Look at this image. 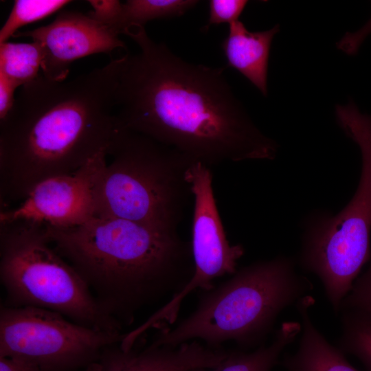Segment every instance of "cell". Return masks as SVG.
Instances as JSON below:
<instances>
[{
	"mask_svg": "<svg viewBox=\"0 0 371 371\" xmlns=\"http://www.w3.org/2000/svg\"><path fill=\"white\" fill-rule=\"evenodd\" d=\"M122 34L137 45L120 58L116 129L133 131L208 167L225 161L271 160L278 145L254 123L224 71L188 63L131 25Z\"/></svg>",
	"mask_w": 371,
	"mask_h": 371,
	"instance_id": "obj_1",
	"label": "cell"
},
{
	"mask_svg": "<svg viewBox=\"0 0 371 371\" xmlns=\"http://www.w3.org/2000/svg\"><path fill=\"white\" fill-rule=\"evenodd\" d=\"M120 65L117 58L69 81L40 74L22 87L0 120L1 210L107 149L116 130Z\"/></svg>",
	"mask_w": 371,
	"mask_h": 371,
	"instance_id": "obj_2",
	"label": "cell"
},
{
	"mask_svg": "<svg viewBox=\"0 0 371 371\" xmlns=\"http://www.w3.org/2000/svg\"><path fill=\"white\" fill-rule=\"evenodd\" d=\"M45 227L55 250L122 325L131 324L143 307L180 291L194 273L191 245L177 230L98 216L71 227Z\"/></svg>",
	"mask_w": 371,
	"mask_h": 371,
	"instance_id": "obj_3",
	"label": "cell"
},
{
	"mask_svg": "<svg viewBox=\"0 0 371 371\" xmlns=\"http://www.w3.org/2000/svg\"><path fill=\"white\" fill-rule=\"evenodd\" d=\"M296 265L294 258L278 256L236 271L207 291L188 317L172 329H161L151 344L178 346L200 339L214 348L231 340L245 348L261 344L278 315L313 289Z\"/></svg>",
	"mask_w": 371,
	"mask_h": 371,
	"instance_id": "obj_4",
	"label": "cell"
},
{
	"mask_svg": "<svg viewBox=\"0 0 371 371\" xmlns=\"http://www.w3.org/2000/svg\"><path fill=\"white\" fill-rule=\"evenodd\" d=\"M95 189V215L177 230L190 197L195 160L144 135L116 129Z\"/></svg>",
	"mask_w": 371,
	"mask_h": 371,
	"instance_id": "obj_5",
	"label": "cell"
},
{
	"mask_svg": "<svg viewBox=\"0 0 371 371\" xmlns=\"http://www.w3.org/2000/svg\"><path fill=\"white\" fill-rule=\"evenodd\" d=\"M337 124L358 146L361 169L357 188L335 215L315 212L306 221L296 262L321 281L328 302L338 316L371 255V115L353 101L335 106Z\"/></svg>",
	"mask_w": 371,
	"mask_h": 371,
	"instance_id": "obj_6",
	"label": "cell"
},
{
	"mask_svg": "<svg viewBox=\"0 0 371 371\" xmlns=\"http://www.w3.org/2000/svg\"><path fill=\"white\" fill-rule=\"evenodd\" d=\"M0 281L3 306L56 312L93 329L121 333L90 289L54 248L45 225L28 221L0 223Z\"/></svg>",
	"mask_w": 371,
	"mask_h": 371,
	"instance_id": "obj_7",
	"label": "cell"
},
{
	"mask_svg": "<svg viewBox=\"0 0 371 371\" xmlns=\"http://www.w3.org/2000/svg\"><path fill=\"white\" fill-rule=\"evenodd\" d=\"M124 335L78 324L44 308L1 306L0 310V357L26 360L43 371L95 363Z\"/></svg>",
	"mask_w": 371,
	"mask_h": 371,
	"instance_id": "obj_8",
	"label": "cell"
},
{
	"mask_svg": "<svg viewBox=\"0 0 371 371\" xmlns=\"http://www.w3.org/2000/svg\"><path fill=\"white\" fill-rule=\"evenodd\" d=\"M194 200L191 250L194 273L168 302L144 323L146 329L168 327L177 319L183 300L194 290L210 291L212 281L236 272L237 262L244 254L240 245H231L226 238L214 198L210 168L195 161L187 174Z\"/></svg>",
	"mask_w": 371,
	"mask_h": 371,
	"instance_id": "obj_9",
	"label": "cell"
},
{
	"mask_svg": "<svg viewBox=\"0 0 371 371\" xmlns=\"http://www.w3.org/2000/svg\"><path fill=\"white\" fill-rule=\"evenodd\" d=\"M106 150L74 173L40 182L17 205L1 210L0 223L21 221L65 228L93 218L95 189L106 164Z\"/></svg>",
	"mask_w": 371,
	"mask_h": 371,
	"instance_id": "obj_10",
	"label": "cell"
},
{
	"mask_svg": "<svg viewBox=\"0 0 371 371\" xmlns=\"http://www.w3.org/2000/svg\"><path fill=\"white\" fill-rule=\"evenodd\" d=\"M13 37H27L38 42L43 50L42 74L47 79L63 82L71 63L94 54H109L125 43L108 26L87 14L65 10L49 24L28 31H19Z\"/></svg>",
	"mask_w": 371,
	"mask_h": 371,
	"instance_id": "obj_11",
	"label": "cell"
},
{
	"mask_svg": "<svg viewBox=\"0 0 371 371\" xmlns=\"http://www.w3.org/2000/svg\"><path fill=\"white\" fill-rule=\"evenodd\" d=\"M229 352L203 346L196 340L178 346H155L142 350L135 346L124 350L120 343L106 348L100 356V371H189L221 366Z\"/></svg>",
	"mask_w": 371,
	"mask_h": 371,
	"instance_id": "obj_12",
	"label": "cell"
},
{
	"mask_svg": "<svg viewBox=\"0 0 371 371\" xmlns=\"http://www.w3.org/2000/svg\"><path fill=\"white\" fill-rule=\"evenodd\" d=\"M279 31L276 24L267 30L251 32L237 20L229 24L228 35L221 43L226 67L238 71L265 97L271 45Z\"/></svg>",
	"mask_w": 371,
	"mask_h": 371,
	"instance_id": "obj_13",
	"label": "cell"
},
{
	"mask_svg": "<svg viewBox=\"0 0 371 371\" xmlns=\"http://www.w3.org/2000/svg\"><path fill=\"white\" fill-rule=\"evenodd\" d=\"M314 304L311 295L295 304L301 319L300 337L295 352L287 354L282 361L285 371H358L315 326L310 314Z\"/></svg>",
	"mask_w": 371,
	"mask_h": 371,
	"instance_id": "obj_14",
	"label": "cell"
},
{
	"mask_svg": "<svg viewBox=\"0 0 371 371\" xmlns=\"http://www.w3.org/2000/svg\"><path fill=\"white\" fill-rule=\"evenodd\" d=\"M301 324L295 321L283 322L276 331L269 345H261L252 352H233L220 366L198 368L189 371H271L288 345L300 333Z\"/></svg>",
	"mask_w": 371,
	"mask_h": 371,
	"instance_id": "obj_15",
	"label": "cell"
},
{
	"mask_svg": "<svg viewBox=\"0 0 371 371\" xmlns=\"http://www.w3.org/2000/svg\"><path fill=\"white\" fill-rule=\"evenodd\" d=\"M199 3L196 0H128L122 3L120 14L110 28L120 35L131 25L144 27L152 20L181 16Z\"/></svg>",
	"mask_w": 371,
	"mask_h": 371,
	"instance_id": "obj_16",
	"label": "cell"
},
{
	"mask_svg": "<svg viewBox=\"0 0 371 371\" xmlns=\"http://www.w3.org/2000/svg\"><path fill=\"white\" fill-rule=\"evenodd\" d=\"M0 44V74L17 87L34 80L40 74L43 50L38 42Z\"/></svg>",
	"mask_w": 371,
	"mask_h": 371,
	"instance_id": "obj_17",
	"label": "cell"
},
{
	"mask_svg": "<svg viewBox=\"0 0 371 371\" xmlns=\"http://www.w3.org/2000/svg\"><path fill=\"white\" fill-rule=\"evenodd\" d=\"M339 315L341 331L337 347L356 357L371 371V317L351 309H341Z\"/></svg>",
	"mask_w": 371,
	"mask_h": 371,
	"instance_id": "obj_18",
	"label": "cell"
},
{
	"mask_svg": "<svg viewBox=\"0 0 371 371\" xmlns=\"http://www.w3.org/2000/svg\"><path fill=\"white\" fill-rule=\"evenodd\" d=\"M67 0H16L0 30V44L8 42L19 29L42 20L71 3Z\"/></svg>",
	"mask_w": 371,
	"mask_h": 371,
	"instance_id": "obj_19",
	"label": "cell"
},
{
	"mask_svg": "<svg viewBox=\"0 0 371 371\" xmlns=\"http://www.w3.org/2000/svg\"><path fill=\"white\" fill-rule=\"evenodd\" d=\"M341 309L355 310L371 317V262L368 269L354 282L341 302Z\"/></svg>",
	"mask_w": 371,
	"mask_h": 371,
	"instance_id": "obj_20",
	"label": "cell"
},
{
	"mask_svg": "<svg viewBox=\"0 0 371 371\" xmlns=\"http://www.w3.org/2000/svg\"><path fill=\"white\" fill-rule=\"evenodd\" d=\"M247 3L245 0H210L207 27L239 20Z\"/></svg>",
	"mask_w": 371,
	"mask_h": 371,
	"instance_id": "obj_21",
	"label": "cell"
},
{
	"mask_svg": "<svg viewBox=\"0 0 371 371\" xmlns=\"http://www.w3.org/2000/svg\"><path fill=\"white\" fill-rule=\"evenodd\" d=\"M93 10L87 13L93 19L110 27L122 10V3L117 0L88 1Z\"/></svg>",
	"mask_w": 371,
	"mask_h": 371,
	"instance_id": "obj_22",
	"label": "cell"
},
{
	"mask_svg": "<svg viewBox=\"0 0 371 371\" xmlns=\"http://www.w3.org/2000/svg\"><path fill=\"white\" fill-rule=\"evenodd\" d=\"M371 33V18L359 30L346 32L337 43V47L344 53L353 55L356 54L364 39Z\"/></svg>",
	"mask_w": 371,
	"mask_h": 371,
	"instance_id": "obj_23",
	"label": "cell"
},
{
	"mask_svg": "<svg viewBox=\"0 0 371 371\" xmlns=\"http://www.w3.org/2000/svg\"><path fill=\"white\" fill-rule=\"evenodd\" d=\"M17 87L0 74V120L3 119L12 109L16 96Z\"/></svg>",
	"mask_w": 371,
	"mask_h": 371,
	"instance_id": "obj_24",
	"label": "cell"
},
{
	"mask_svg": "<svg viewBox=\"0 0 371 371\" xmlns=\"http://www.w3.org/2000/svg\"><path fill=\"white\" fill-rule=\"evenodd\" d=\"M0 371H43L37 365L21 359L0 357Z\"/></svg>",
	"mask_w": 371,
	"mask_h": 371,
	"instance_id": "obj_25",
	"label": "cell"
}]
</instances>
